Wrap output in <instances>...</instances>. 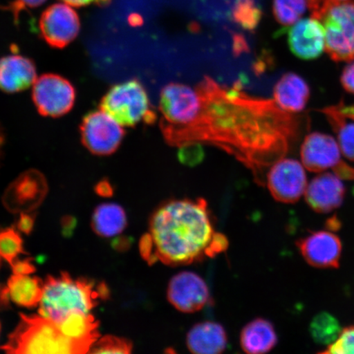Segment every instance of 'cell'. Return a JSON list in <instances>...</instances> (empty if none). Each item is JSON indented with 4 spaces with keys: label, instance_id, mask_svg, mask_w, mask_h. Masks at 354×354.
<instances>
[{
    "label": "cell",
    "instance_id": "31",
    "mask_svg": "<svg viewBox=\"0 0 354 354\" xmlns=\"http://www.w3.org/2000/svg\"><path fill=\"white\" fill-rule=\"evenodd\" d=\"M321 353L354 354V324L342 329L338 339Z\"/></svg>",
    "mask_w": 354,
    "mask_h": 354
},
{
    "label": "cell",
    "instance_id": "42",
    "mask_svg": "<svg viewBox=\"0 0 354 354\" xmlns=\"http://www.w3.org/2000/svg\"><path fill=\"white\" fill-rule=\"evenodd\" d=\"M323 2V0H308L309 3V10L313 12L315 10L316 8L320 6V4Z\"/></svg>",
    "mask_w": 354,
    "mask_h": 354
},
{
    "label": "cell",
    "instance_id": "34",
    "mask_svg": "<svg viewBox=\"0 0 354 354\" xmlns=\"http://www.w3.org/2000/svg\"><path fill=\"white\" fill-rule=\"evenodd\" d=\"M13 273L16 275H30L35 271V268L32 263V261L29 259L26 260H16L12 265Z\"/></svg>",
    "mask_w": 354,
    "mask_h": 354
},
{
    "label": "cell",
    "instance_id": "43",
    "mask_svg": "<svg viewBox=\"0 0 354 354\" xmlns=\"http://www.w3.org/2000/svg\"><path fill=\"white\" fill-rule=\"evenodd\" d=\"M4 144V134L1 126H0V157H1L3 146Z\"/></svg>",
    "mask_w": 354,
    "mask_h": 354
},
{
    "label": "cell",
    "instance_id": "24",
    "mask_svg": "<svg viewBox=\"0 0 354 354\" xmlns=\"http://www.w3.org/2000/svg\"><path fill=\"white\" fill-rule=\"evenodd\" d=\"M127 225L125 211L115 203L97 207L92 218V229L98 236L111 237L122 233Z\"/></svg>",
    "mask_w": 354,
    "mask_h": 354
},
{
    "label": "cell",
    "instance_id": "3",
    "mask_svg": "<svg viewBox=\"0 0 354 354\" xmlns=\"http://www.w3.org/2000/svg\"><path fill=\"white\" fill-rule=\"evenodd\" d=\"M109 295L104 283L74 279L65 272L48 277L44 283L39 313L59 324L72 314L90 313L100 299H106Z\"/></svg>",
    "mask_w": 354,
    "mask_h": 354
},
{
    "label": "cell",
    "instance_id": "19",
    "mask_svg": "<svg viewBox=\"0 0 354 354\" xmlns=\"http://www.w3.org/2000/svg\"><path fill=\"white\" fill-rule=\"evenodd\" d=\"M189 351L196 354H216L227 346V334L223 326L214 322H203L192 327L187 335Z\"/></svg>",
    "mask_w": 354,
    "mask_h": 354
},
{
    "label": "cell",
    "instance_id": "20",
    "mask_svg": "<svg viewBox=\"0 0 354 354\" xmlns=\"http://www.w3.org/2000/svg\"><path fill=\"white\" fill-rule=\"evenodd\" d=\"M273 95L279 107L288 113H299L306 107L310 88L298 74L287 73L276 84Z\"/></svg>",
    "mask_w": 354,
    "mask_h": 354
},
{
    "label": "cell",
    "instance_id": "32",
    "mask_svg": "<svg viewBox=\"0 0 354 354\" xmlns=\"http://www.w3.org/2000/svg\"><path fill=\"white\" fill-rule=\"evenodd\" d=\"M179 161L184 165L193 167L202 162L205 158V151L199 142H189L180 146Z\"/></svg>",
    "mask_w": 354,
    "mask_h": 354
},
{
    "label": "cell",
    "instance_id": "18",
    "mask_svg": "<svg viewBox=\"0 0 354 354\" xmlns=\"http://www.w3.org/2000/svg\"><path fill=\"white\" fill-rule=\"evenodd\" d=\"M34 62L28 57L10 55L0 59V91L8 94L28 90L37 78Z\"/></svg>",
    "mask_w": 354,
    "mask_h": 354
},
{
    "label": "cell",
    "instance_id": "11",
    "mask_svg": "<svg viewBox=\"0 0 354 354\" xmlns=\"http://www.w3.org/2000/svg\"><path fill=\"white\" fill-rule=\"evenodd\" d=\"M268 187L277 201L295 203L308 187L304 166L293 158H281L274 163L267 178Z\"/></svg>",
    "mask_w": 354,
    "mask_h": 354
},
{
    "label": "cell",
    "instance_id": "35",
    "mask_svg": "<svg viewBox=\"0 0 354 354\" xmlns=\"http://www.w3.org/2000/svg\"><path fill=\"white\" fill-rule=\"evenodd\" d=\"M35 223L34 216L30 212H21L19 221H17V229L25 234L32 232Z\"/></svg>",
    "mask_w": 354,
    "mask_h": 354
},
{
    "label": "cell",
    "instance_id": "45",
    "mask_svg": "<svg viewBox=\"0 0 354 354\" xmlns=\"http://www.w3.org/2000/svg\"><path fill=\"white\" fill-rule=\"evenodd\" d=\"M0 263H1V257H0Z\"/></svg>",
    "mask_w": 354,
    "mask_h": 354
},
{
    "label": "cell",
    "instance_id": "8",
    "mask_svg": "<svg viewBox=\"0 0 354 354\" xmlns=\"http://www.w3.org/2000/svg\"><path fill=\"white\" fill-rule=\"evenodd\" d=\"M201 102L196 88L180 83L162 88L159 109L162 114V131L178 129L192 124L198 117Z\"/></svg>",
    "mask_w": 354,
    "mask_h": 354
},
{
    "label": "cell",
    "instance_id": "37",
    "mask_svg": "<svg viewBox=\"0 0 354 354\" xmlns=\"http://www.w3.org/2000/svg\"><path fill=\"white\" fill-rule=\"evenodd\" d=\"M64 3L69 4L72 7H85L91 3L106 4L110 2V0H62Z\"/></svg>",
    "mask_w": 354,
    "mask_h": 354
},
{
    "label": "cell",
    "instance_id": "44",
    "mask_svg": "<svg viewBox=\"0 0 354 354\" xmlns=\"http://www.w3.org/2000/svg\"><path fill=\"white\" fill-rule=\"evenodd\" d=\"M324 1V0H323ZM336 1H345V0H336Z\"/></svg>",
    "mask_w": 354,
    "mask_h": 354
},
{
    "label": "cell",
    "instance_id": "26",
    "mask_svg": "<svg viewBox=\"0 0 354 354\" xmlns=\"http://www.w3.org/2000/svg\"><path fill=\"white\" fill-rule=\"evenodd\" d=\"M309 331L314 342L328 346L338 339L342 329L333 315L322 312L313 317L310 323Z\"/></svg>",
    "mask_w": 354,
    "mask_h": 354
},
{
    "label": "cell",
    "instance_id": "21",
    "mask_svg": "<svg viewBox=\"0 0 354 354\" xmlns=\"http://www.w3.org/2000/svg\"><path fill=\"white\" fill-rule=\"evenodd\" d=\"M278 342L277 332L271 322L264 318L248 323L241 330V346L250 354H260L271 351Z\"/></svg>",
    "mask_w": 354,
    "mask_h": 354
},
{
    "label": "cell",
    "instance_id": "33",
    "mask_svg": "<svg viewBox=\"0 0 354 354\" xmlns=\"http://www.w3.org/2000/svg\"><path fill=\"white\" fill-rule=\"evenodd\" d=\"M340 82L345 91L354 95V60L345 66Z\"/></svg>",
    "mask_w": 354,
    "mask_h": 354
},
{
    "label": "cell",
    "instance_id": "2",
    "mask_svg": "<svg viewBox=\"0 0 354 354\" xmlns=\"http://www.w3.org/2000/svg\"><path fill=\"white\" fill-rule=\"evenodd\" d=\"M229 242L216 232L205 199H171L153 212L140 252L149 264L185 266L223 254Z\"/></svg>",
    "mask_w": 354,
    "mask_h": 354
},
{
    "label": "cell",
    "instance_id": "10",
    "mask_svg": "<svg viewBox=\"0 0 354 354\" xmlns=\"http://www.w3.org/2000/svg\"><path fill=\"white\" fill-rule=\"evenodd\" d=\"M80 132L84 146L98 156L116 152L126 134L122 126L101 109L86 115L80 126Z\"/></svg>",
    "mask_w": 354,
    "mask_h": 354
},
{
    "label": "cell",
    "instance_id": "7",
    "mask_svg": "<svg viewBox=\"0 0 354 354\" xmlns=\"http://www.w3.org/2000/svg\"><path fill=\"white\" fill-rule=\"evenodd\" d=\"M337 140L320 132L310 133L301 146V159L306 169L323 172L331 169L342 180H354V167L342 158Z\"/></svg>",
    "mask_w": 354,
    "mask_h": 354
},
{
    "label": "cell",
    "instance_id": "38",
    "mask_svg": "<svg viewBox=\"0 0 354 354\" xmlns=\"http://www.w3.org/2000/svg\"><path fill=\"white\" fill-rule=\"evenodd\" d=\"M335 106L345 117L354 119V104H346L344 100H340L339 103L335 104Z\"/></svg>",
    "mask_w": 354,
    "mask_h": 354
},
{
    "label": "cell",
    "instance_id": "12",
    "mask_svg": "<svg viewBox=\"0 0 354 354\" xmlns=\"http://www.w3.org/2000/svg\"><path fill=\"white\" fill-rule=\"evenodd\" d=\"M39 30L48 46L63 48L78 37L81 21L73 7L59 3L44 11L39 19Z\"/></svg>",
    "mask_w": 354,
    "mask_h": 354
},
{
    "label": "cell",
    "instance_id": "27",
    "mask_svg": "<svg viewBox=\"0 0 354 354\" xmlns=\"http://www.w3.org/2000/svg\"><path fill=\"white\" fill-rule=\"evenodd\" d=\"M309 10L308 0H274L273 13L283 26H290L301 19Z\"/></svg>",
    "mask_w": 354,
    "mask_h": 354
},
{
    "label": "cell",
    "instance_id": "13",
    "mask_svg": "<svg viewBox=\"0 0 354 354\" xmlns=\"http://www.w3.org/2000/svg\"><path fill=\"white\" fill-rule=\"evenodd\" d=\"M167 298L178 311L192 313L209 302L210 293L207 283L198 274L181 272L168 283Z\"/></svg>",
    "mask_w": 354,
    "mask_h": 354
},
{
    "label": "cell",
    "instance_id": "17",
    "mask_svg": "<svg viewBox=\"0 0 354 354\" xmlns=\"http://www.w3.org/2000/svg\"><path fill=\"white\" fill-rule=\"evenodd\" d=\"M304 196L313 211L328 214L342 206L345 196L344 185L335 174L323 172L310 181Z\"/></svg>",
    "mask_w": 354,
    "mask_h": 354
},
{
    "label": "cell",
    "instance_id": "29",
    "mask_svg": "<svg viewBox=\"0 0 354 354\" xmlns=\"http://www.w3.org/2000/svg\"><path fill=\"white\" fill-rule=\"evenodd\" d=\"M21 254H25L24 241L13 228L0 229V257L11 265Z\"/></svg>",
    "mask_w": 354,
    "mask_h": 354
},
{
    "label": "cell",
    "instance_id": "40",
    "mask_svg": "<svg viewBox=\"0 0 354 354\" xmlns=\"http://www.w3.org/2000/svg\"><path fill=\"white\" fill-rule=\"evenodd\" d=\"M234 50L237 55L243 51L248 50L247 44L240 35H236L234 38Z\"/></svg>",
    "mask_w": 354,
    "mask_h": 354
},
{
    "label": "cell",
    "instance_id": "15",
    "mask_svg": "<svg viewBox=\"0 0 354 354\" xmlns=\"http://www.w3.org/2000/svg\"><path fill=\"white\" fill-rule=\"evenodd\" d=\"M296 246L305 261L317 268H338L342 243L338 236L328 231L314 232L299 239Z\"/></svg>",
    "mask_w": 354,
    "mask_h": 354
},
{
    "label": "cell",
    "instance_id": "39",
    "mask_svg": "<svg viewBox=\"0 0 354 354\" xmlns=\"http://www.w3.org/2000/svg\"><path fill=\"white\" fill-rule=\"evenodd\" d=\"M96 192L100 194V196L109 197L112 196L113 194V189L111 187L107 181H102L96 187Z\"/></svg>",
    "mask_w": 354,
    "mask_h": 354
},
{
    "label": "cell",
    "instance_id": "16",
    "mask_svg": "<svg viewBox=\"0 0 354 354\" xmlns=\"http://www.w3.org/2000/svg\"><path fill=\"white\" fill-rule=\"evenodd\" d=\"M287 33L290 50L300 59H316L325 51V30L316 17L296 21Z\"/></svg>",
    "mask_w": 354,
    "mask_h": 354
},
{
    "label": "cell",
    "instance_id": "1",
    "mask_svg": "<svg viewBox=\"0 0 354 354\" xmlns=\"http://www.w3.org/2000/svg\"><path fill=\"white\" fill-rule=\"evenodd\" d=\"M196 88L201 102L198 117L187 127L162 131L167 142L179 147L189 142L218 146L262 183L265 168L284 158L297 138L299 119L274 100L247 95L240 82L227 88L206 77Z\"/></svg>",
    "mask_w": 354,
    "mask_h": 354
},
{
    "label": "cell",
    "instance_id": "22",
    "mask_svg": "<svg viewBox=\"0 0 354 354\" xmlns=\"http://www.w3.org/2000/svg\"><path fill=\"white\" fill-rule=\"evenodd\" d=\"M44 283L38 277L28 275H13L8 282V287L1 293V298H10L19 306L33 308L41 302Z\"/></svg>",
    "mask_w": 354,
    "mask_h": 354
},
{
    "label": "cell",
    "instance_id": "6",
    "mask_svg": "<svg viewBox=\"0 0 354 354\" xmlns=\"http://www.w3.org/2000/svg\"><path fill=\"white\" fill-rule=\"evenodd\" d=\"M100 108L122 127H135L141 122L153 124L157 118L147 91L137 79L111 87L102 98Z\"/></svg>",
    "mask_w": 354,
    "mask_h": 354
},
{
    "label": "cell",
    "instance_id": "25",
    "mask_svg": "<svg viewBox=\"0 0 354 354\" xmlns=\"http://www.w3.org/2000/svg\"><path fill=\"white\" fill-rule=\"evenodd\" d=\"M321 112L335 133L342 154L354 162V119L345 117L335 105L322 109Z\"/></svg>",
    "mask_w": 354,
    "mask_h": 354
},
{
    "label": "cell",
    "instance_id": "36",
    "mask_svg": "<svg viewBox=\"0 0 354 354\" xmlns=\"http://www.w3.org/2000/svg\"><path fill=\"white\" fill-rule=\"evenodd\" d=\"M44 2H46V0H16L12 8L19 12L24 8H37L42 6Z\"/></svg>",
    "mask_w": 354,
    "mask_h": 354
},
{
    "label": "cell",
    "instance_id": "5",
    "mask_svg": "<svg viewBox=\"0 0 354 354\" xmlns=\"http://www.w3.org/2000/svg\"><path fill=\"white\" fill-rule=\"evenodd\" d=\"M312 12L325 30V52L336 63L354 60V0H324Z\"/></svg>",
    "mask_w": 354,
    "mask_h": 354
},
{
    "label": "cell",
    "instance_id": "41",
    "mask_svg": "<svg viewBox=\"0 0 354 354\" xmlns=\"http://www.w3.org/2000/svg\"><path fill=\"white\" fill-rule=\"evenodd\" d=\"M130 243L127 241L126 238H118L113 241V245L115 250L122 251L129 247Z\"/></svg>",
    "mask_w": 354,
    "mask_h": 354
},
{
    "label": "cell",
    "instance_id": "23",
    "mask_svg": "<svg viewBox=\"0 0 354 354\" xmlns=\"http://www.w3.org/2000/svg\"><path fill=\"white\" fill-rule=\"evenodd\" d=\"M57 325L66 337L82 344L88 351L100 336L99 322L91 313L72 314Z\"/></svg>",
    "mask_w": 354,
    "mask_h": 354
},
{
    "label": "cell",
    "instance_id": "9",
    "mask_svg": "<svg viewBox=\"0 0 354 354\" xmlns=\"http://www.w3.org/2000/svg\"><path fill=\"white\" fill-rule=\"evenodd\" d=\"M32 100L42 116L59 118L73 109L76 90L68 79L60 75L43 74L34 83Z\"/></svg>",
    "mask_w": 354,
    "mask_h": 354
},
{
    "label": "cell",
    "instance_id": "4",
    "mask_svg": "<svg viewBox=\"0 0 354 354\" xmlns=\"http://www.w3.org/2000/svg\"><path fill=\"white\" fill-rule=\"evenodd\" d=\"M8 353H85L88 349L66 337L55 322L21 314L17 328L2 347Z\"/></svg>",
    "mask_w": 354,
    "mask_h": 354
},
{
    "label": "cell",
    "instance_id": "30",
    "mask_svg": "<svg viewBox=\"0 0 354 354\" xmlns=\"http://www.w3.org/2000/svg\"><path fill=\"white\" fill-rule=\"evenodd\" d=\"M93 353H123L132 351V343L126 339L105 336L103 339L92 345Z\"/></svg>",
    "mask_w": 354,
    "mask_h": 354
},
{
    "label": "cell",
    "instance_id": "14",
    "mask_svg": "<svg viewBox=\"0 0 354 354\" xmlns=\"http://www.w3.org/2000/svg\"><path fill=\"white\" fill-rule=\"evenodd\" d=\"M47 192L46 180L41 172L26 171L8 187L3 203L13 214L32 212L41 205Z\"/></svg>",
    "mask_w": 354,
    "mask_h": 354
},
{
    "label": "cell",
    "instance_id": "28",
    "mask_svg": "<svg viewBox=\"0 0 354 354\" xmlns=\"http://www.w3.org/2000/svg\"><path fill=\"white\" fill-rule=\"evenodd\" d=\"M233 19L246 30H254L262 19L263 12L254 0H239L232 12Z\"/></svg>",
    "mask_w": 354,
    "mask_h": 354
}]
</instances>
